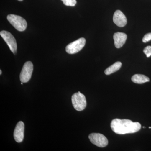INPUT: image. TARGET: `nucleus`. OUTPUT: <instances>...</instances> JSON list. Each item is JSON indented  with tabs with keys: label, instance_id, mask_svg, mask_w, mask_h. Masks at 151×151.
Here are the masks:
<instances>
[{
	"label": "nucleus",
	"instance_id": "f257e3e1",
	"mask_svg": "<svg viewBox=\"0 0 151 151\" xmlns=\"http://www.w3.org/2000/svg\"><path fill=\"white\" fill-rule=\"evenodd\" d=\"M111 127L116 134L123 135L139 132L141 129V125L139 122H134L128 119H116L111 122Z\"/></svg>",
	"mask_w": 151,
	"mask_h": 151
},
{
	"label": "nucleus",
	"instance_id": "f03ea898",
	"mask_svg": "<svg viewBox=\"0 0 151 151\" xmlns=\"http://www.w3.org/2000/svg\"><path fill=\"white\" fill-rule=\"evenodd\" d=\"M8 20L18 31L23 32L26 29L27 22L23 18L14 14H9L7 17Z\"/></svg>",
	"mask_w": 151,
	"mask_h": 151
},
{
	"label": "nucleus",
	"instance_id": "7ed1b4c3",
	"mask_svg": "<svg viewBox=\"0 0 151 151\" xmlns=\"http://www.w3.org/2000/svg\"><path fill=\"white\" fill-rule=\"evenodd\" d=\"M72 105L76 111H83L86 106V97L80 92L74 93L71 97Z\"/></svg>",
	"mask_w": 151,
	"mask_h": 151
},
{
	"label": "nucleus",
	"instance_id": "20e7f679",
	"mask_svg": "<svg viewBox=\"0 0 151 151\" xmlns=\"http://www.w3.org/2000/svg\"><path fill=\"white\" fill-rule=\"evenodd\" d=\"M86 40L81 37L68 45L65 47V50L68 54H73L80 51L85 46Z\"/></svg>",
	"mask_w": 151,
	"mask_h": 151
},
{
	"label": "nucleus",
	"instance_id": "39448f33",
	"mask_svg": "<svg viewBox=\"0 0 151 151\" xmlns=\"http://www.w3.org/2000/svg\"><path fill=\"white\" fill-rule=\"evenodd\" d=\"M33 70V65L31 61L25 63L23 66L20 74V80L23 83H27L31 78Z\"/></svg>",
	"mask_w": 151,
	"mask_h": 151
},
{
	"label": "nucleus",
	"instance_id": "423d86ee",
	"mask_svg": "<svg viewBox=\"0 0 151 151\" xmlns=\"http://www.w3.org/2000/svg\"><path fill=\"white\" fill-rule=\"evenodd\" d=\"M0 35L8 45L11 51L16 54L17 51L16 40L13 35L9 32L3 30L0 32Z\"/></svg>",
	"mask_w": 151,
	"mask_h": 151
},
{
	"label": "nucleus",
	"instance_id": "0eeeda50",
	"mask_svg": "<svg viewBox=\"0 0 151 151\" xmlns=\"http://www.w3.org/2000/svg\"><path fill=\"white\" fill-rule=\"evenodd\" d=\"M89 138L92 144L100 147H104L108 145V141L104 135L100 133H92Z\"/></svg>",
	"mask_w": 151,
	"mask_h": 151
},
{
	"label": "nucleus",
	"instance_id": "6e6552de",
	"mask_svg": "<svg viewBox=\"0 0 151 151\" xmlns=\"http://www.w3.org/2000/svg\"><path fill=\"white\" fill-rule=\"evenodd\" d=\"M24 124L22 122H19L17 124L14 133L15 140L17 142L21 143L24 138Z\"/></svg>",
	"mask_w": 151,
	"mask_h": 151
},
{
	"label": "nucleus",
	"instance_id": "1a4fd4ad",
	"mask_svg": "<svg viewBox=\"0 0 151 151\" xmlns=\"http://www.w3.org/2000/svg\"><path fill=\"white\" fill-rule=\"evenodd\" d=\"M113 21L116 25L120 27H124L127 22V17L120 10L116 11L114 13Z\"/></svg>",
	"mask_w": 151,
	"mask_h": 151
},
{
	"label": "nucleus",
	"instance_id": "9d476101",
	"mask_svg": "<svg viewBox=\"0 0 151 151\" xmlns=\"http://www.w3.org/2000/svg\"><path fill=\"white\" fill-rule=\"evenodd\" d=\"M127 38V35L124 33H115L113 35V39L114 40V44L116 48H121L126 42Z\"/></svg>",
	"mask_w": 151,
	"mask_h": 151
},
{
	"label": "nucleus",
	"instance_id": "9b49d317",
	"mask_svg": "<svg viewBox=\"0 0 151 151\" xmlns=\"http://www.w3.org/2000/svg\"><path fill=\"white\" fill-rule=\"evenodd\" d=\"M132 81L136 84H142L150 81V78L147 76L142 74H135L132 76Z\"/></svg>",
	"mask_w": 151,
	"mask_h": 151
},
{
	"label": "nucleus",
	"instance_id": "f8f14e48",
	"mask_svg": "<svg viewBox=\"0 0 151 151\" xmlns=\"http://www.w3.org/2000/svg\"><path fill=\"white\" fill-rule=\"evenodd\" d=\"M122 66V63L120 61L115 63L113 65L105 69V74L107 75H110V74L119 70L121 68Z\"/></svg>",
	"mask_w": 151,
	"mask_h": 151
},
{
	"label": "nucleus",
	"instance_id": "ddd939ff",
	"mask_svg": "<svg viewBox=\"0 0 151 151\" xmlns=\"http://www.w3.org/2000/svg\"><path fill=\"white\" fill-rule=\"evenodd\" d=\"M65 6H74L76 5V0H61Z\"/></svg>",
	"mask_w": 151,
	"mask_h": 151
},
{
	"label": "nucleus",
	"instance_id": "4468645a",
	"mask_svg": "<svg viewBox=\"0 0 151 151\" xmlns=\"http://www.w3.org/2000/svg\"><path fill=\"white\" fill-rule=\"evenodd\" d=\"M143 52L147 58L151 56V46H147L143 50Z\"/></svg>",
	"mask_w": 151,
	"mask_h": 151
},
{
	"label": "nucleus",
	"instance_id": "2eb2a0df",
	"mask_svg": "<svg viewBox=\"0 0 151 151\" xmlns=\"http://www.w3.org/2000/svg\"><path fill=\"white\" fill-rule=\"evenodd\" d=\"M151 40V33H149L144 36L142 39V42L144 43L148 42Z\"/></svg>",
	"mask_w": 151,
	"mask_h": 151
},
{
	"label": "nucleus",
	"instance_id": "dca6fc26",
	"mask_svg": "<svg viewBox=\"0 0 151 151\" xmlns=\"http://www.w3.org/2000/svg\"><path fill=\"white\" fill-rule=\"evenodd\" d=\"M2 74V71H1V70H0V74Z\"/></svg>",
	"mask_w": 151,
	"mask_h": 151
},
{
	"label": "nucleus",
	"instance_id": "f3484780",
	"mask_svg": "<svg viewBox=\"0 0 151 151\" xmlns=\"http://www.w3.org/2000/svg\"><path fill=\"white\" fill-rule=\"evenodd\" d=\"M149 129H151V127H149Z\"/></svg>",
	"mask_w": 151,
	"mask_h": 151
},
{
	"label": "nucleus",
	"instance_id": "a211bd4d",
	"mask_svg": "<svg viewBox=\"0 0 151 151\" xmlns=\"http://www.w3.org/2000/svg\"><path fill=\"white\" fill-rule=\"evenodd\" d=\"M18 1H22L23 0H18Z\"/></svg>",
	"mask_w": 151,
	"mask_h": 151
},
{
	"label": "nucleus",
	"instance_id": "6ab92c4d",
	"mask_svg": "<svg viewBox=\"0 0 151 151\" xmlns=\"http://www.w3.org/2000/svg\"><path fill=\"white\" fill-rule=\"evenodd\" d=\"M21 84H22V85L23 84V82H21Z\"/></svg>",
	"mask_w": 151,
	"mask_h": 151
},
{
	"label": "nucleus",
	"instance_id": "aec40b11",
	"mask_svg": "<svg viewBox=\"0 0 151 151\" xmlns=\"http://www.w3.org/2000/svg\"><path fill=\"white\" fill-rule=\"evenodd\" d=\"M143 128H145V127H143Z\"/></svg>",
	"mask_w": 151,
	"mask_h": 151
}]
</instances>
